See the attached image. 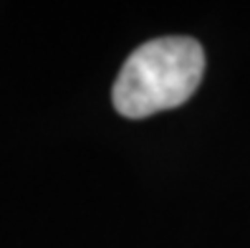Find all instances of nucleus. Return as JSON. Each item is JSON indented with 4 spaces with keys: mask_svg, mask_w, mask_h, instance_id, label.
I'll return each mask as SVG.
<instances>
[{
    "mask_svg": "<svg viewBox=\"0 0 250 248\" xmlns=\"http://www.w3.org/2000/svg\"><path fill=\"white\" fill-rule=\"evenodd\" d=\"M205 76V51L189 36H162L142 43L114 81V109L126 119H144L182 107Z\"/></svg>",
    "mask_w": 250,
    "mask_h": 248,
    "instance_id": "1",
    "label": "nucleus"
}]
</instances>
